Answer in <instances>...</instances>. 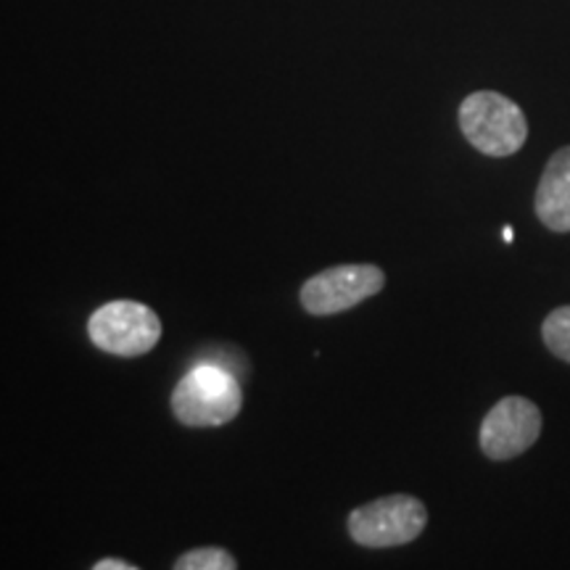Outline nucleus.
<instances>
[{"instance_id": "nucleus-3", "label": "nucleus", "mask_w": 570, "mask_h": 570, "mask_svg": "<svg viewBox=\"0 0 570 570\" xmlns=\"http://www.w3.org/2000/svg\"><path fill=\"white\" fill-rule=\"evenodd\" d=\"M428 523V510L417 497L391 494L348 512L346 529L360 547L386 550L415 541Z\"/></svg>"}, {"instance_id": "nucleus-8", "label": "nucleus", "mask_w": 570, "mask_h": 570, "mask_svg": "<svg viewBox=\"0 0 570 570\" xmlns=\"http://www.w3.org/2000/svg\"><path fill=\"white\" fill-rule=\"evenodd\" d=\"M541 338L558 360L570 362V304L558 306L547 315L544 325H541Z\"/></svg>"}, {"instance_id": "nucleus-11", "label": "nucleus", "mask_w": 570, "mask_h": 570, "mask_svg": "<svg viewBox=\"0 0 570 570\" xmlns=\"http://www.w3.org/2000/svg\"><path fill=\"white\" fill-rule=\"evenodd\" d=\"M502 238H504V244H512V227H504Z\"/></svg>"}, {"instance_id": "nucleus-7", "label": "nucleus", "mask_w": 570, "mask_h": 570, "mask_svg": "<svg viewBox=\"0 0 570 570\" xmlns=\"http://www.w3.org/2000/svg\"><path fill=\"white\" fill-rule=\"evenodd\" d=\"M537 217L552 233H570V146L547 161L537 188Z\"/></svg>"}, {"instance_id": "nucleus-1", "label": "nucleus", "mask_w": 570, "mask_h": 570, "mask_svg": "<svg viewBox=\"0 0 570 570\" xmlns=\"http://www.w3.org/2000/svg\"><path fill=\"white\" fill-rule=\"evenodd\" d=\"M460 130L475 151L491 159H508L518 154L529 138L523 109L494 90L470 92L460 104Z\"/></svg>"}, {"instance_id": "nucleus-6", "label": "nucleus", "mask_w": 570, "mask_h": 570, "mask_svg": "<svg viewBox=\"0 0 570 570\" xmlns=\"http://www.w3.org/2000/svg\"><path fill=\"white\" fill-rule=\"evenodd\" d=\"M541 410L525 396L499 399L481 423V449L489 460L504 462L529 452L541 436Z\"/></svg>"}, {"instance_id": "nucleus-9", "label": "nucleus", "mask_w": 570, "mask_h": 570, "mask_svg": "<svg viewBox=\"0 0 570 570\" xmlns=\"http://www.w3.org/2000/svg\"><path fill=\"white\" fill-rule=\"evenodd\" d=\"M238 560L223 547H202L190 550L175 560V570H235Z\"/></svg>"}, {"instance_id": "nucleus-10", "label": "nucleus", "mask_w": 570, "mask_h": 570, "mask_svg": "<svg viewBox=\"0 0 570 570\" xmlns=\"http://www.w3.org/2000/svg\"><path fill=\"white\" fill-rule=\"evenodd\" d=\"M92 570H138V566H135V562H125V560L106 558V560L92 562Z\"/></svg>"}, {"instance_id": "nucleus-4", "label": "nucleus", "mask_w": 570, "mask_h": 570, "mask_svg": "<svg viewBox=\"0 0 570 570\" xmlns=\"http://www.w3.org/2000/svg\"><path fill=\"white\" fill-rule=\"evenodd\" d=\"M92 346L114 356H142L159 344L161 320L151 306L140 302H109L98 306L88 320Z\"/></svg>"}, {"instance_id": "nucleus-2", "label": "nucleus", "mask_w": 570, "mask_h": 570, "mask_svg": "<svg viewBox=\"0 0 570 570\" xmlns=\"http://www.w3.org/2000/svg\"><path fill=\"white\" fill-rule=\"evenodd\" d=\"M244 391L225 367L198 365L180 377L173 391V415L188 428H219L238 417Z\"/></svg>"}, {"instance_id": "nucleus-5", "label": "nucleus", "mask_w": 570, "mask_h": 570, "mask_svg": "<svg viewBox=\"0 0 570 570\" xmlns=\"http://www.w3.org/2000/svg\"><path fill=\"white\" fill-rule=\"evenodd\" d=\"M386 273L375 265H336L312 275L302 285V306L309 315L327 317L354 309L367 298L381 294Z\"/></svg>"}]
</instances>
